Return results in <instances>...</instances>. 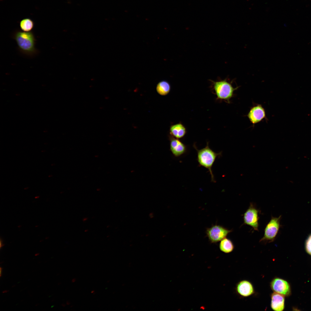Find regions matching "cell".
<instances>
[{
	"instance_id": "cell-14",
	"label": "cell",
	"mask_w": 311,
	"mask_h": 311,
	"mask_svg": "<svg viewBox=\"0 0 311 311\" xmlns=\"http://www.w3.org/2000/svg\"><path fill=\"white\" fill-rule=\"evenodd\" d=\"M156 89L157 92L159 94L165 96L167 94L170 92V86L167 81H160L157 84Z\"/></svg>"
},
{
	"instance_id": "cell-12",
	"label": "cell",
	"mask_w": 311,
	"mask_h": 311,
	"mask_svg": "<svg viewBox=\"0 0 311 311\" xmlns=\"http://www.w3.org/2000/svg\"><path fill=\"white\" fill-rule=\"evenodd\" d=\"M170 134L174 137L178 139L183 137L186 133V129L181 123L172 125L170 129Z\"/></svg>"
},
{
	"instance_id": "cell-11",
	"label": "cell",
	"mask_w": 311,
	"mask_h": 311,
	"mask_svg": "<svg viewBox=\"0 0 311 311\" xmlns=\"http://www.w3.org/2000/svg\"><path fill=\"white\" fill-rule=\"evenodd\" d=\"M284 296L274 292L270 295V307L274 311H282L285 308Z\"/></svg>"
},
{
	"instance_id": "cell-3",
	"label": "cell",
	"mask_w": 311,
	"mask_h": 311,
	"mask_svg": "<svg viewBox=\"0 0 311 311\" xmlns=\"http://www.w3.org/2000/svg\"><path fill=\"white\" fill-rule=\"evenodd\" d=\"M211 81L217 99L230 103V99L233 97L234 92L238 87L234 88L226 79L217 81L211 80Z\"/></svg>"
},
{
	"instance_id": "cell-9",
	"label": "cell",
	"mask_w": 311,
	"mask_h": 311,
	"mask_svg": "<svg viewBox=\"0 0 311 311\" xmlns=\"http://www.w3.org/2000/svg\"><path fill=\"white\" fill-rule=\"evenodd\" d=\"M266 116L265 109L260 104L252 107L247 115L249 121L253 124L260 122L266 117Z\"/></svg>"
},
{
	"instance_id": "cell-16",
	"label": "cell",
	"mask_w": 311,
	"mask_h": 311,
	"mask_svg": "<svg viewBox=\"0 0 311 311\" xmlns=\"http://www.w3.org/2000/svg\"><path fill=\"white\" fill-rule=\"evenodd\" d=\"M306 247L307 252L311 255V235L309 237L306 241Z\"/></svg>"
},
{
	"instance_id": "cell-4",
	"label": "cell",
	"mask_w": 311,
	"mask_h": 311,
	"mask_svg": "<svg viewBox=\"0 0 311 311\" xmlns=\"http://www.w3.org/2000/svg\"><path fill=\"white\" fill-rule=\"evenodd\" d=\"M281 216L278 217H271L266 226L263 236L259 242L267 243L273 242L277 234L280 227Z\"/></svg>"
},
{
	"instance_id": "cell-1",
	"label": "cell",
	"mask_w": 311,
	"mask_h": 311,
	"mask_svg": "<svg viewBox=\"0 0 311 311\" xmlns=\"http://www.w3.org/2000/svg\"><path fill=\"white\" fill-rule=\"evenodd\" d=\"M20 53L27 56L32 57L36 55L38 51L36 48V39L32 31H16L12 35Z\"/></svg>"
},
{
	"instance_id": "cell-13",
	"label": "cell",
	"mask_w": 311,
	"mask_h": 311,
	"mask_svg": "<svg viewBox=\"0 0 311 311\" xmlns=\"http://www.w3.org/2000/svg\"><path fill=\"white\" fill-rule=\"evenodd\" d=\"M219 248L221 251L225 253H229L233 251L234 245L230 239L225 237L221 241Z\"/></svg>"
},
{
	"instance_id": "cell-10",
	"label": "cell",
	"mask_w": 311,
	"mask_h": 311,
	"mask_svg": "<svg viewBox=\"0 0 311 311\" xmlns=\"http://www.w3.org/2000/svg\"><path fill=\"white\" fill-rule=\"evenodd\" d=\"M171 151L175 157H179L185 153L187 151L186 146L181 141L175 137L170 138Z\"/></svg>"
},
{
	"instance_id": "cell-5",
	"label": "cell",
	"mask_w": 311,
	"mask_h": 311,
	"mask_svg": "<svg viewBox=\"0 0 311 311\" xmlns=\"http://www.w3.org/2000/svg\"><path fill=\"white\" fill-rule=\"evenodd\" d=\"M232 231L221 225L215 224L207 228L206 233L210 242L216 243L226 237Z\"/></svg>"
},
{
	"instance_id": "cell-15",
	"label": "cell",
	"mask_w": 311,
	"mask_h": 311,
	"mask_svg": "<svg viewBox=\"0 0 311 311\" xmlns=\"http://www.w3.org/2000/svg\"><path fill=\"white\" fill-rule=\"evenodd\" d=\"M34 26L33 22L29 18L23 19L20 23V29L24 32L31 31L33 28Z\"/></svg>"
},
{
	"instance_id": "cell-2",
	"label": "cell",
	"mask_w": 311,
	"mask_h": 311,
	"mask_svg": "<svg viewBox=\"0 0 311 311\" xmlns=\"http://www.w3.org/2000/svg\"><path fill=\"white\" fill-rule=\"evenodd\" d=\"M194 147L197 151V160L199 165L208 170L211 175V181L215 182L212 168L217 158L221 156L222 152H215L209 147L208 142L207 143L205 147L200 149H198L195 144Z\"/></svg>"
},
{
	"instance_id": "cell-7",
	"label": "cell",
	"mask_w": 311,
	"mask_h": 311,
	"mask_svg": "<svg viewBox=\"0 0 311 311\" xmlns=\"http://www.w3.org/2000/svg\"><path fill=\"white\" fill-rule=\"evenodd\" d=\"M270 287L274 292L285 296H289L291 293L290 285L286 280L276 277L273 278L270 283Z\"/></svg>"
},
{
	"instance_id": "cell-17",
	"label": "cell",
	"mask_w": 311,
	"mask_h": 311,
	"mask_svg": "<svg viewBox=\"0 0 311 311\" xmlns=\"http://www.w3.org/2000/svg\"><path fill=\"white\" fill-rule=\"evenodd\" d=\"M1 270H1V268H0V276H1Z\"/></svg>"
},
{
	"instance_id": "cell-8",
	"label": "cell",
	"mask_w": 311,
	"mask_h": 311,
	"mask_svg": "<svg viewBox=\"0 0 311 311\" xmlns=\"http://www.w3.org/2000/svg\"><path fill=\"white\" fill-rule=\"evenodd\" d=\"M235 290L238 295L243 297L250 296L255 293L253 285L247 280L239 282L236 285Z\"/></svg>"
},
{
	"instance_id": "cell-6",
	"label": "cell",
	"mask_w": 311,
	"mask_h": 311,
	"mask_svg": "<svg viewBox=\"0 0 311 311\" xmlns=\"http://www.w3.org/2000/svg\"><path fill=\"white\" fill-rule=\"evenodd\" d=\"M259 213V210L251 203L244 214V223L251 227L255 230L258 231Z\"/></svg>"
}]
</instances>
